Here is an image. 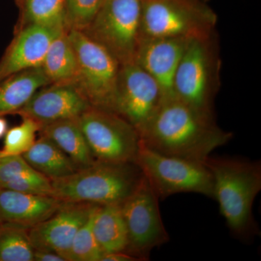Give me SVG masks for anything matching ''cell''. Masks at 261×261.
Here are the masks:
<instances>
[{
    "mask_svg": "<svg viewBox=\"0 0 261 261\" xmlns=\"http://www.w3.org/2000/svg\"><path fill=\"white\" fill-rule=\"evenodd\" d=\"M232 138L231 132L220 128L214 114L193 108L176 96L163 99L140 135L141 144L154 152L201 163Z\"/></svg>",
    "mask_w": 261,
    "mask_h": 261,
    "instance_id": "cell-1",
    "label": "cell"
},
{
    "mask_svg": "<svg viewBox=\"0 0 261 261\" xmlns=\"http://www.w3.org/2000/svg\"><path fill=\"white\" fill-rule=\"evenodd\" d=\"M204 164L212 173L214 200L231 233L245 241L258 235L252 206L261 190L260 161L210 155Z\"/></svg>",
    "mask_w": 261,
    "mask_h": 261,
    "instance_id": "cell-2",
    "label": "cell"
},
{
    "mask_svg": "<svg viewBox=\"0 0 261 261\" xmlns=\"http://www.w3.org/2000/svg\"><path fill=\"white\" fill-rule=\"evenodd\" d=\"M144 174L135 163L95 161L65 177L51 179V196L68 202L121 205Z\"/></svg>",
    "mask_w": 261,
    "mask_h": 261,
    "instance_id": "cell-3",
    "label": "cell"
},
{
    "mask_svg": "<svg viewBox=\"0 0 261 261\" xmlns=\"http://www.w3.org/2000/svg\"><path fill=\"white\" fill-rule=\"evenodd\" d=\"M217 15L203 0H143L141 42L204 39L214 36Z\"/></svg>",
    "mask_w": 261,
    "mask_h": 261,
    "instance_id": "cell-4",
    "label": "cell"
},
{
    "mask_svg": "<svg viewBox=\"0 0 261 261\" xmlns=\"http://www.w3.org/2000/svg\"><path fill=\"white\" fill-rule=\"evenodd\" d=\"M67 32L77 59L73 85L92 107L115 113L121 65L106 48L84 33Z\"/></svg>",
    "mask_w": 261,
    "mask_h": 261,
    "instance_id": "cell-5",
    "label": "cell"
},
{
    "mask_svg": "<svg viewBox=\"0 0 261 261\" xmlns=\"http://www.w3.org/2000/svg\"><path fill=\"white\" fill-rule=\"evenodd\" d=\"M160 200L197 193L214 200V177L204 163L164 155L142 145L135 161Z\"/></svg>",
    "mask_w": 261,
    "mask_h": 261,
    "instance_id": "cell-6",
    "label": "cell"
},
{
    "mask_svg": "<svg viewBox=\"0 0 261 261\" xmlns=\"http://www.w3.org/2000/svg\"><path fill=\"white\" fill-rule=\"evenodd\" d=\"M213 37L189 42L173 81L176 97L210 114H214L219 83V59Z\"/></svg>",
    "mask_w": 261,
    "mask_h": 261,
    "instance_id": "cell-7",
    "label": "cell"
},
{
    "mask_svg": "<svg viewBox=\"0 0 261 261\" xmlns=\"http://www.w3.org/2000/svg\"><path fill=\"white\" fill-rule=\"evenodd\" d=\"M143 0H105L97 16L82 32L102 45L120 65L135 62L141 42Z\"/></svg>",
    "mask_w": 261,
    "mask_h": 261,
    "instance_id": "cell-8",
    "label": "cell"
},
{
    "mask_svg": "<svg viewBox=\"0 0 261 261\" xmlns=\"http://www.w3.org/2000/svg\"><path fill=\"white\" fill-rule=\"evenodd\" d=\"M78 121L95 161L135 163L140 137L126 120L111 111L90 107Z\"/></svg>",
    "mask_w": 261,
    "mask_h": 261,
    "instance_id": "cell-9",
    "label": "cell"
},
{
    "mask_svg": "<svg viewBox=\"0 0 261 261\" xmlns=\"http://www.w3.org/2000/svg\"><path fill=\"white\" fill-rule=\"evenodd\" d=\"M159 201L144 175L139 186L121 205L128 233L126 252L141 261L148 260L153 249L169 241Z\"/></svg>",
    "mask_w": 261,
    "mask_h": 261,
    "instance_id": "cell-10",
    "label": "cell"
},
{
    "mask_svg": "<svg viewBox=\"0 0 261 261\" xmlns=\"http://www.w3.org/2000/svg\"><path fill=\"white\" fill-rule=\"evenodd\" d=\"M163 101L159 84L140 65L133 62L121 65L115 113L128 122L140 137Z\"/></svg>",
    "mask_w": 261,
    "mask_h": 261,
    "instance_id": "cell-11",
    "label": "cell"
},
{
    "mask_svg": "<svg viewBox=\"0 0 261 261\" xmlns=\"http://www.w3.org/2000/svg\"><path fill=\"white\" fill-rule=\"evenodd\" d=\"M96 205L85 202H62L50 217L29 228V238L34 250H51L69 261L75 233Z\"/></svg>",
    "mask_w": 261,
    "mask_h": 261,
    "instance_id": "cell-12",
    "label": "cell"
},
{
    "mask_svg": "<svg viewBox=\"0 0 261 261\" xmlns=\"http://www.w3.org/2000/svg\"><path fill=\"white\" fill-rule=\"evenodd\" d=\"M92 106L73 84H49L37 91L15 114L32 118L41 126L75 119Z\"/></svg>",
    "mask_w": 261,
    "mask_h": 261,
    "instance_id": "cell-13",
    "label": "cell"
},
{
    "mask_svg": "<svg viewBox=\"0 0 261 261\" xmlns=\"http://www.w3.org/2000/svg\"><path fill=\"white\" fill-rule=\"evenodd\" d=\"M64 31L36 24L17 27L0 60V82L22 70L42 66L51 43Z\"/></svg>",
    "mask_w": 261,
    "mask_h": 261,
    "instance_id": "cell-14",
    "label": "cell"
},
{
    "mask_svg": "<svg viewBox=\"0 0 261 261\" xmlns=\"http://www.w3.org/2000/svg\"><path fill=\"white\" fill-rule=\"evenodd\" d=\"M190 41L173 38L147 39L140 42L135 62L159 84L163 99L175 97V73Z\"/></svg>",
    "mask_w": 261,
    "mask_h": 261,
    "instance_id": "cell-15",
    "label": "cell"
},
{
    "mask_svg": "<svg viewBox=\"0 0 261 261\" xmlns=\"http://www.w3.org/2000/svg\"><path fill=\"white\" fill-rule=\"evenodd\" d=\"M62 201L50 195H36L0 187V224L30 228L50 217Z\"/></svg>",
    "mask_w": 261,
    "mask_h": 261,
    "instance_id": "cell-16",
    "label": "cell"
},
{
    "mask_svg": "<svg viewBox=\"0 0 261 261\" xmlns=\"http://www.w3.org/2000/svg\"><path fill=\"white\" fill-rule=\"evenodd\" d=\"M51 84L42 67L10 75L0 82V116L15 114L39 89Z\"/></svg>",
    "mask_w": 261,
    "mask_h": 261,
    "instance_id": "cell-17",
    "label": "cell"
},
{
    "mask_svg": "<svg viewBox=\"0 0 261 261\" xmlns=\"http://www.w3.org/2000/svg\"><path fill=\"white\" fill-rule=\"evenodd\" d=\"M39 133L53 141L67 154L77 170L88 167L95 162L78 118L62 120L44 125Z\"/></svg>",
    "mask_w": 261,
    "mask_h": 261,
    "instance_id": "cell-18",
    "label": "cell"
},
{
    "mask_svg": "<svg viewBox=\"0 0 261 261\" xmlns=\"http://www.w3.org/2000/svg\"><path fill=\"white\" fill-rule=\"evenodd\" d=\"M0 187L36 195H50V180L29 164L22 155L0 157Z\"/></svg>",
    "mask_w": 261,
    "mask_h": 261,
    "instance_id": "cell-19",
    "label": "cell"
},
{
    "mask_svg": "<svg viewBox=\"0 0 261 261\" xmlns=\"http://www.w3.org/2000/svg\"><path fill=\"white\" fill-rule=\"evenodd\" d=\"M92 228L103 254L126 252L128 233L121 205H97L94 211Z\"/></svg>",
    "mask_w": 261,
    "mask_h": 261,
    "instance_id": "cell-20",
    "label": "cell"
},
{
    "mask_svg": "<svg viewBox=\"0 0 261 261\" xmlns=\"http://www.w3.org/2000/svg\"><path fill=\"white\" fill-rule=\"evenodd\" d=\"M22 156L34 170L49 180L65 177L77 171L69 157L42 135Z\"/></svg>",
    "mask_w": 261,
    "mask_h": 261,
    "instance_id": "cell-21",
    "label": "cell"
},
{
    "mask_svg": "<svg viewBox=\"0 0 261 261\" xmlns=\"http://www.w3.org/2000/svg\"><path fill=\"white\" fill-rule=\"evenodd\" d=\"M41 67L51 84H73L77 73V59L67 31L60 34L51 43Z\"/></svg>",
    "mask_w": 261,
    "mask_h": 261,
    "instance_id": "cell-22",
    "label": "cell"
},
{
    "mask_svg": "<svg viewBox=\"0 0 261 261\" xmlns=\"http://www.w3.org/2000/svg\"><path fill=\"white\" fill-rule=\"evenodd\" d=\"M20 9L17 27L36 24L65 29L64 0H16Z\"/></svg>",
    "mask_w": 261,
    "mask_h": 261,
    "instance_id": "cell-23",
    "label": "cell"
},
{
    "mask_svg": "<svg viewBox=\"0 0 261 261\" xmlns=\"http://www.w3.org/2000/svg\"><path fill=\"white\" fill-rule=\"evenodd\" d=\"M29 228L0 224V261H34Z\"/></svg>",
    "mask_w": 261,
    "mask_h": 261,
    "instance_id": "cell-24",
    "label": "cell"
},
{
    "mask_svg": "<svg viewBox=\"0 0 261 261\" xmlns=\"http://www.w3.org/2000/svg\"><path fill=\"white\" fill-rule=\"evenodd\" d=\"M42 126L32 118H22L18 126L8 128L4 137V145L0 149V157L22 155L31 148L35 142L37 132Z\"/></svg>",
    "mask_w": 261,
    "mask_h": 261,
    "instance_id": "cell-25",
    "label": "cell"
},
{
    "mask_svg": "<svg viewBox=\"0 0 261 261\" xmlns=\"http://www.w3.org/2000/svg\"><path fill=\"white\" fill-rule=\"evenodd\" d=\"M104 3L105 0H64L65 30L84 32Z\"/></svg>",
    "mask_w": 261,
    "mask_h": 261,
    "instance_id": "cell-26",
    "label": "cell"
},
{
    "mask_svg": "<svg viewBox=\"0 0 261 261\" xmlns=\"http://www.w3.org/2000/svg\"><path fill=\"white\" fill-rule=\"evenodd\" d=\"M96 205L89 219L75 233L70 247L69 261H100L103 253L92 228Z\"/></svg>",
    "mask_w": 261,
    "mask_h": 261,
    "instance_id": "cell-27",
    "label": "cell"
},
{
    "mask_svg": "<svg viewBox=\"0 0 261 261\" xmlns=\"http://www.w3.org/2000/svg\"><path fill=\"white\" fill-rule=\"evenodd\" d=\"M34 261H66L59 254L51 250H34Z\"/></svg>",
    "mask_w": 261,
    "mask_h": 261,
    "instance_id": "cell-28",
    "label": "cell"
},
{
    "mask_svg": "<svg viewBox=\"0 0 261 261\" xmlns=\"http://www.w3.org/2000/svg\"><path fill=\"white\" fill-rule=\"evenodd\" d=\"M137 257L127 253L126 252H115L104 253L100 261H137Z\"/></svg>",
    "mask_w": 261,
    "mask_h": 261,
    "instance_id": "cell-29",
    "label": "cell"
},
{
    "mask_svg": "<svg viewBox=\"0 0 261 261\" xmlns=\"http://www.w3.org/2000/svg\"><path fill=\"white\" fill-rule=\"evenodd\" d=\"M8 130V123L3 116H0V139L5 137V134Z\"/></svg>",
    "mask_w": 261,
    "mask_h": 261,
    "instance_id": "cell-30",
    "label": "cell"
},
{
    "mask_svg": "<svg viewBox=\"0 0 261 261\" xmlns=\"http://www.w3.org/2000/svg\"><path fill=\"white\" fill-rule=\"evenodd\" d=\"M204 1H206V0H204Z\"/></svg>",
    "mask_w": 261,
    "mask_h": 261,
    "instance_id": "cell-31",
    "label": "cell"
},
{
    "mask_svg": "<svg viewBox=\"0 0 261 261\" xmlns=\"http://www.w3.org/2000/svg\"><path fill=\"white\" fill-rule=\"evenodd\" d=\"M203 1H204V0H203Z\"/></svg>",
    "mask_w": 261,
    "mask_h": 261,
    "instance_id": "cell-32",
    "label": "cell"
}]
</instances>
